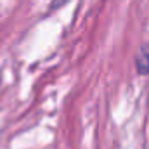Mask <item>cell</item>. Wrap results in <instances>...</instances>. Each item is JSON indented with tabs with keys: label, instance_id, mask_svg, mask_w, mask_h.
I'll use <instances>...</instances> for the list:
<instances>
[{
	"label": "cell",
	"instance_id": "1",
	"mask_svg": "<svg viewBox=\"0 0 149 149\" xmlns=\"http://www.w3.org/2000/svg\"><path fill=\"white\" fill-rule=\"evenodd\" d=\"M135 66H137V71L141 74L149 73V49H148V45H142L139 49V54L135 57Z\"/></svg>",
	"mask_w": 149,
	"mask_h": 149
}]
</instances>
